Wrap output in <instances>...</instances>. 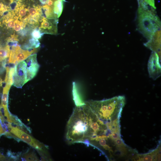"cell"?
I'll return each mask as SVG.
<instances>
[{
  "instance_id": "obj_19",
  "label": "cell",
  "mask_w": 161,
  "mask_h": 161,
  "mask_svg": "<svg viewBox=\"0 0 161 161\" xmlns=\"http://www.w3.org/2000/svg\"><path fill=\"white\" fill-rule=\"evenodd\" d=\"M4 158H5V157L0 154V160H3Z\"/></svg>"
},
{
  "instance_id": "obj_15",
  "label": "cell",
  "mask_w": 161,
  "mask_h": 161,
  "mask_svg": "<svg viewBox=\"0 0 161 161\" xmlns=\"http://www.w3.org/2000/svg\"><path fill=\"white\" fill-rule=\"evenodd\" d=\"M27 161H37L38 160V158L33 152H27L25 153L23 157Z\"/></svg>"
},
{
  "instance_id": "obj_5",
  "label": "cell",
  "mask_w": 161,
  "mask_h": 161,
  "mask_svg": "<svg viewBox=\"0 0 161 161\" xmlns=\"http://www.w3.org/2000/svg\"><path fill=\"white\" fill-rule=\"evenodd\" d=\"M27 63L23 61L15 64L13 85L18 88H21L27 82L26 78Z\"/></svg>"
},
{
  "instance_id": "obj_10",
  "label": "cell",
  "mask_w": 161,
  "mask_h": 161,
  "mask_svg": "<svg viewBox=\"0 0 161 161\" xmlns=\"http://www.w3.org/2000/svg\"><path fill=\"white\" fill-rule=\"evenodd\" d=\"M144 45L150 49L157 52L160 57L161 30L155 33L151 38L144 44Z\"/></svg>"
},
{
  "instance_id": "obj_9",
  "label": "cell",
  "mask_w": 161,
  "mask_h": 161,
  "mask_svg": "<svg viewBox=\"0 0 161 161\" xmlns=\"http://www.w3.org/2000/svg\"><path fill=\"white\" fill-rule=\"evenodd\" d=\"M4 87L1 99V103L0 108H2L4 109V115L6 118V120L10 123H12V115L10 113L8 108V94L11 87L12 84L6 83Z\"/></svg>"
},
{
  "instance_id": "obj_16",
  "label": "cell",
  "mask_w": 161,
  "mask_h": 161,
  "mask_svg": "<svg viewBox=\"0 0 161 161\" xmlns=\"http://www.w3.org/2000/svg\"><path fill=\"white\" fill-rule=\"evenodd\" d=\"M11 10L10 5L7 6L0 1V16H2L4 13H8Z\"/></svg>"
},
{
  "instance_id": "obj_2",
  "label": "cell",
  "mask_w": 161,
  "mask_h": 161,
  "mask_svg": "<svg viewBox=\"0 0 161 161\" xmlns=\"http://www.w3.org/2000/svg\"><path fill=\"white\" fill-rule=\"evenodd\" d=\"M137 28L148 40L160 30L161 21L155 8L144 0H137Z\"/></svg>"
},
{
  "instance_id": "obj_13",
  "label": "cell",
  "mask_w": 161,
  "mask_h": 161,
  "mask_svg": "<svg viewBox=\"0 0 161 161\" xmlns=\"http://www.w3.org/2000/svg\"><path fill=\"white\" fill-rule=\"evenodd\" d=\"M65 1V0H56L54 2L53 12L57 18L60 17L62 13L64 4Z\"/></svg>"
},
{
  "instance_id": "obj_21",
  "label": "cell",
  "mask_w": 161,
  "mask_h": 161,
  "mask_svg": "<svg viewBox=\"0 0 161 161\" xmlns=\"http://www.w3.org/2000/svg\"><path fill=\"white\" fill-rule=\"evenodd\" d=\"M56 0H49V1H54V2Z\"/></svg>"
},
{
  "instance_id": "obj_18",
  "label": "cell",
  "mask_w": 161,
  "mask_h": 161,
  "mask_svg": "<svg viewBox=\"0 0 161 161\" xmlns=\"http://www.w3.org/2000/svg\"><path fill=\"white\" fill-rule=\"evenodd\" d=\"M147 2L150 5L153 7L154 8L156 9V7L155 5L154 0H144Z\"/></svg>"
},
{
  "instance_id": "obj_8",
  "label": "cell",
  "mask_w": 161,
  "mask_h": 161,
  "mask_svg": "<svg viewBox=\"0 0 161 161\" xmlns=\"http://www.w3.org/2000/svg\"><path fill=\"white\" fill-rule=\"evenodd\" d=\"M27 81L31 80L36 75L40 66L37 59V54H34L29 56L26 59Z\"/></svg>"
},
{
  "instance_id": "obj_14",
  "label": "cell",
  "mask_w": 161,
  "mask_h": 161,
  "mask_svg": "<svg viewBox=\"0 0 161 161\" xmlns=\"http://www.w3.org/2000/svg\"><path fill=\"white\" fill-rule=\"evenodd\" d=\"M10 50L9 45L4 47H0V64L4 62L9 57Z\"/></svg>"
},
{
  "instance_id": "obj_6",
  "label": "cell",
  "mask_w": 161,
  "mask_h": 161,
  "mask_svg": "<svg viewBox=\"0 0 161 161\" xmlns=\"http://www.w3.org/2000/svg\"><path fill=\"white\" fill-rule=\"evenodd\" d=\"M148 71L150 77L156 80L161 75L160 57L156 52H152L148 64Z\"/></svg>"
},
{
  "instance_id": "obj_4",
  "label": "cell",
  "mask_w": 161,
  "mask_h": 161,
  "mask_svg": "<svg viewBox=\"0 0 161 161\" xmlns=\"http://www.w3.org/2000/svg\"><path fill=\"white\" fill-rule=\"evenodd\" d=\"M36 51L35 48L30 51L25 50L22 49L18 44H13L10 50L8 62L16 64L24 61Z\"/></svg>"
},
{
  "instance_id": "obj_17",
  "label": "cell",
  "mask_w": 161,
  "mask_h": 161,
  "mask_svg": "<svg viewBox=\"0 0 161 161\" xmlns=\"http://www.w3.org/2000/svg\"><path fill=\"white\" fill-rule=\"evenodd\" d=\"M31 34L32 38L38 39L41 38L43 35L40 32L39 29L37 28L32 30Z\"/></svg>"
},
{
  "instance_id": "obj_11",
  "label": "cell",
  "mask_w": 161,
  "mask_h": 161,
  "mask_svg": "<svg viewBox=\"0 0 161 161\" xmlns=\"http://www.w3.org/2000/svg\"><path fill=\"white\" fill-rule=\"evenodd\" d=\"M160 147H158V148L150 153L143 155L137 154L135 160L153 161L160 160Z\"/></svg>"
},
{
  "instance_id": "obj_3",
  "label": "cell",
  "mask_w": 161,
  "mask_h": 161,
  "mask_svg": "<svg viewBox=\"0 0 161 161\" xmlns=\"http://www.w3.org/2000/svg\"><path fill=\"white\" fill-rule=\"evenodd\" d=\"M8 129L15 136L28 144L37 151H43L44 145L37 140L17 127L13 126L9 123Z\"/></svg>"
},
{
  "instance_id": "obj_12",
  "label": "cell",
  "mask_w": 161,
  "mask_h": 161,
  "mask_svg": "<svg viewBox=\"0 0 161 161\" xmlns=\"http://www.w3.org/2000/svg\"><path fill=\"white\" fill-rule=\"evenodd\" d=\"M40 43L38 39L30 38L25 42L21 45V48L23 49L28 50L39 47Z\"/></svg>"
},
{
  "instance_id": "obj_7",
  "label": "cell",
  "mask_w": 161,
  "mask_h": 161,
  "mask_svg": "<svg viewBox=\"0 0 161 161\" xmlns=\"http://www.w3.org/2000/svg\"><path fill=\"white\" fill-rule=\"evenodd\" d=\"M58 19H49L43 16L39 22V29L43 34L56 35Z\"/></svg>"
},
{
  "instance_id": "obj_1",
  "label": "cell",
  "mask_w": 161,
  "mask_h": 161,
  "mask_svg": "<svg viewBox=\"0 0 161 161\" xmlns=\"http://www.w3.org/2000/svg\"><path fill=\"white\" fill-rule=\"evenodd\" d=\"M66 131V138L70 143L87 140L94 142L102 134L99 118L86 103L75 108L68 122Z\"/></svg>"
},
{
  "instance_id": "obj_20",
  "label": "cell",
  "mask_w": 161,
  "mask_h": 161,
  "mask_svg": "<svg viewBox=\"0 0 161 161\" xmlns=\"http://www.w3.org/2000/svg\"><path fill=\"white\" fill-rule=\"evenodd\" d=\"M2 83L3 81L2 80H0V87L2 86Z\"/></svg>"
}]
</instances>
